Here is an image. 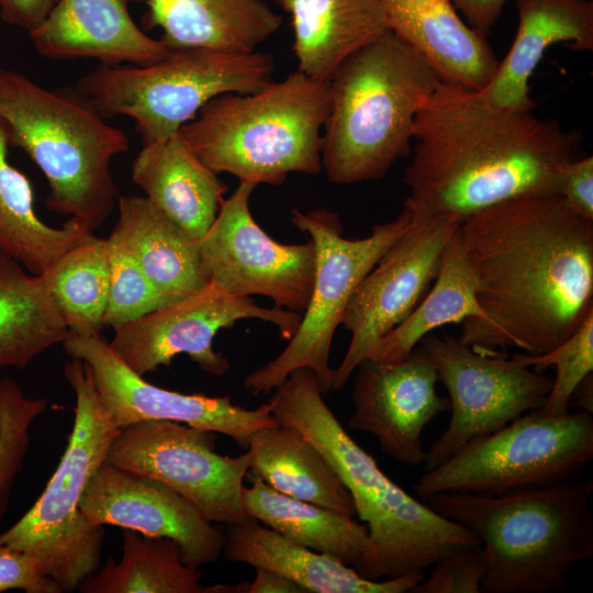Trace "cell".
Here are the masks:
<instances>
[{
	"instance_id": "obj_1",
	"label": "cell",
	"mask_w": 593,
	"mask_h": 593,
	"mask_svg": "<svg viewBox=\"0 0 593 593\" xmlns=\"http://www.w3.org/2000/svg\"><path fill=\"white\" fill-rule=\"evenodd\" d=\"M458 234L482 315L458 337L485 355L545 354L593 310V221L558 193L516 195L465 217Z\"/></svg>"
},
{
	"instance_id": "obj_2",
	"label": "cell",
	"mask_w": 593,
	"mask_h": 593,
	"mask_svg": "<svg viewBox=\"0 0 593 593\" xmlns=\"http://www.w3.org/2000/svg\"><path fill=\"white\" fill-rule=\"evenodd\" d=\"M413 138L406 200L460 221L516 195L557 193L560 172L581 156L582 143L580 131L443 81L419 108Z\"/></svg>"
},
{
	"instance_id": "obj_3",
	"label": "cell",
	"mask_w": 593,
	"mask_h": 593,
	"mask_svg": "<svg viewBox=\"0 0 593 593\" xmlns=\"http://www.w3.org/2000/svg\"><path fill=\"white\" fill-rule=\"evenodd\" d=\"M271 413L298 428L327 459L348 490L369 534L355 571L368 580L393 579L432 567L454 549L480 544L467 527L401 489L345 430L309 368L292 371L270 399Z\"/></svg>"
},
{
	"instance_id": "obj_4",
	"label": "cell",
	"mask_w": 593,
	"mask_h": 593,
	"mask_svg": "<svg viewBox=\"0 0 593 593\" xmlns=\"http://www.w3.org/2000/svg\"><path fill=\"white\" fill-rule=\"evenodd\" d=\"M592 480L497 495L437 493L424 501L479 538L486 559L481 592L544 593L566 584L593 556Z\"/></svg>"
},
{
	"instance_id": "obj_5",
	"label": "cell",
	"mask_w": 593,
	"mask_h": 593,
	"mask_svg": "<svg viewBox=\"0 0 593 593\" xmlns=\"http://www.w3.org/2000/svg\"><path fill=\"white\" fill-rule=\"evenodd\" d=\"M441 80L391 30L360 47L331 80L321 161L328 180L383 178L411 150L416 114Z\"/></svg>"
},
{
	"instance_id": "obj_6",
	"label": "cell",
	"mask_w": 593,
	"mask_h": 593,
	"mask_svg": "<svg viewBox=\"0 0 593 593\" xmlns=\"http://www.w3.org/2000/svg\"><path fill=\"white\" fill-rule=\"evenodd\" d=\"M328 108V83L296 70L255 92L211 99L178 134L215 174L278 186L291 172L321 171Z\"/></svg>"
},
{
	"instance_id": "obj_7",
	"label": "cell",
	"mask_w": 593,
	"mask_h": 593,
	"mask_svg": "<svg viewBox=\"0 0 593 593\" xmlns=\"http://www.w3.org/2000/svg\"><path fill=\"white\" fill-rule=\"evenodd\" d=\"M0 120L10 146L24 150L45 176L46 206L99 228L119 194L110 164L128 149L127 135L76 89L48 90L2 67Z\"/></svg>"
},
{
	"instance_id": "obj_8",
	"label": "cell",
	"mask_w": 593,
	"mask_h": 593,
	"mask_svg": "<svg viewBox=\"0 0 593 593\" xmlns=\"http://www.w3.org/2000/svg\"><path fill=\"white\" fill-rule=\"evenodd\" d=\"M64 373L76 395L66 449L37 501L0 533V545L25 552L63 592H71L100 567L104 529L88 523L80 502L121 428L102 407L85 361L71 358Z\"/></svg>"
},
{
	"instance_id": "obj_9",
	"label": "cell",
	"mask_w": 593,
	"mask_h": 593,
	"mask_svg": "<svg viewBox=\"0 0 593 593\" xmlns=\"http://www.w3.org/2000/svg\"><path fill=\"white\" fill-rule=\"evenodd\" d=\"M273 70L269 53L188 47L146 66L100 65L81 76L75 89L103 119L132 118L148 144L177 134L217 96L264 88Z\"/></svg>"
},
{
	"instance_id": "obj_10",
	"label": "cell",
	"mask_w": 593,
	"mask_h": 593,
	"mask_svg": "<svg viewBox=\"0 0 593 593\" xmlns=\"http://www.w3.org/2000/svg\"><path fill=\"white\" fill-rule=\"evenodd\" d=\"M291 213L293 225L309 235L315 248L314 283L309 304L287 347L245 377L244 387L255 396L276 390L299 368L311 369L324 392L332 390L331 346L346 305L363 277L413 222V211L404 203L394 220L373 225L367 237L348 239L343 236L340 217L334 211L293 209Z\"/></svg>"
},
{
	"instance_id": "obj_11",
	"label": "cell",
	"mask_w": 593,
	"mask_h": 593,
	"mask_svg": "<svg viewBox=\"0 0 593 593\" xmlns=\"http://www.w3.org/2000/svg\"><path fill=\"white\" fill-rule=\"evenodd\" d=\"M592 457L591 413L549 416L534 410L425 471L414 491L425 500L437 493L497 495L550 485L580 473Z\"/></svg>"
},
{
	"instance_id": "obj_12",
	"label": "cell",
	"mask_w": 593,
	"mask_h": 593,
	"mask_svg": "<svg viewBox=\"0 0 593 593\" xmlns=\"http://www.w3.org/2000/svg\"><path fill=\"white\" fill-rule=\"evenodd\" d=\"M422 348L435 365L449 394L451 417L446 430L426 451L432 470L467 444L492 434L521 415L539 410L553 378L506 355H485L458 337L428 334Z\"/></svg>"
},
{
	"instance_id": "obj_13",
	"label": "cell",
	"mask_w": 593,
	"mask_h": 593,
	"mask_svg": "<svg viewBox=\"0 0 593 593\" xmlns=\"http://www.w3.org/2000/svg\"><path fill=\"white\" fill-rule=\"evenodd\" d=\"M214 439L213 432L186 424L142 421L121 428L107 460L166 484L212 523H239L248 518L242 506L248 457L216 452Z\"/></svg>"
},
{
	"instance_id": "obj_14",
	"label": "cell",
	"mask_w": 593,
	"mask_h": 593,
	"mask_svg": "<svg viewBox=\"0 0 593 593\" xmlns=\"http://www.w3.org/2000/svg\"><path fill=\"white\" fill-rule=\"evenodd\" d=\"M256 187L240 181L199 242L205 277L231 295H264L277 307L302 314L314 283V245L311 240L281 244L271 238L249 210Z\"/></svg>"
},
{
	"instance_id": "obj_15",
	"label": "cell",
	"mask_w": 593,
	"mask_h": 593,
	"mask_svg": "<svg viewBox=\"0 0 593 593\" xmlns=\"http://www.w3.org/2000/svg\"><path fill=\"white\" fill-rule=\"evenodd\" d=\"M404 203L413 211L411 226L363 277L346 305L340 324L351 339L334 369L332 390L342 389L374 345L419 303L437 276L446 243L461 223Z\"/></svg>"
},
{
	"instance_id": "obj_16",
	"label": "cell",
	"mask_w": 593,
	"mask_h": 593,
	"mask_svg": "<svg viewBox=\"0 0 593 593\" xmlns=\"http://www.w3.org/2000/svg\"><path fill=\"white\" fill-rule=\"evenodd\" d=\"M244 318L273 324L290 339L302 314L280 307L259 306L250 296L231 295L212 283L179 301L159 306L145 315L113 327L109 342L116 355L136 373L145 376L186 354L204 372L220 377L231 365L213 348L222 328Z\"/></svg>"
},
{
	"instance_id": "obj_17",
	"label": "cell",
	"mask_w": 593,
	"mask_h": 593,
	"mask_svg": "<svg viewBox=\"0 0 593 593\" xmlns=\"http://www.w3.org/2000/svg\"><path fill=\"white\" fill-rule=\"evenodd\" d=\"M61 344L69 357L89 366L99 401L120 428L142 421H171L223 434L246 449L254 432L278 423L270 402L248 410L228 396L186 394L149 383L101 335L69 333Z\"/></svg>"
},
{
	"instance_id": "obj_18",
	"label": "cell",
	"mask_w": 593,
	"mask_h": 593,
	"mask_svg": "<svg viewBox=\"0 0 593 593\" xmlns=\"http://www.w3.org/2000/svg\"><path fill=\"white\" fill-rule=\"evenodd\" d=\"M355 371L348 427L373 435L401 463L424 465L423 430L449 409L436 392L438 374L429 356L419 347L400 360L368 358Z\"/></svg>"
},
{
	"instance_id": "obj_19",
	"label": "cell",
	"mask_w": 593,
	"mask_h": 593,
	"mask_svg": "<svg viewBox=\"0 0 593 593\" xmlns=\"http://www.w3.org/2000/svg\"><path fill=\"white\" fill-rule=\"evenodd\" d=\"M80 510L92 526L113 525L174 540L192 567L214 563L222 555L224 533L193 504L166 484L108 460L90 479Z\"/></svg>"
},
{
	"instance_id": "obj_20",
	"label": "cell",
	"mask_w": 593,
	"mask_h": 593,
	"mask_svg": "<svg viewBox=\"0 0 593 593\" xmlns=\"http://www.w3.org/2000/svg\"><path fill=\"white\" fill-rule=\"evenodd\" d=\"M146 0H58L46 20L30 32L45 58L96 59L101 65L146 66L172 49L148 36L131 16L132 3Z\"/></svg>"
},
{
	"instance_id": "obj_21",
	"label": "cell",
	"mask_w": 593,
	"mask_h": 593,
	"mask_svg": "<svg viewBox=\"0 0 593 593\" xmlns=\"http://www.w3.org/2000/svg\"><path fill=\"white\" fill-rule=\"evenodd\" d=\"M390 30L422 54L439 79L480 91L499 58L486 36L465 23L449 0H381Z\"/></svg>"
},
{
	"instance_id": "obj_22",
	"label": "cell",
	"mask_w": 593,
	"mask_h": 593,
	"mask_svg": "<svg viewBox=\"0 0 593 593\" xmlns=\"http://www.w3.org/2000/svg\"><path fill=\"white\" fill-rule=\"evenodd\" d=\"M222 555L231 562L273 570L306 593H406L425 578L424 570H417L368 580L334 557L298 545L254 518L226 525Z\"/></svg>"
},
{
	"instance_id": "obj_23",
	"label": "cell",
	"mask_w": 593,
	"mask_h": 593,
	"mask_svg": "<svg viewBox=\"0 0 593 593\" xmlns=\"http://www.w3.org/2000/svg\"><path fill=\"white\" fill-rule=\"evenodd\" d=\"M517 31L489 85L480 90L492 104L533 111L529 80L548 47L566 42L575 51H593L592 0H515Z\"/></svg>"
},
{
	"instance_id": "obj_24",
	"label": "cell",
	"mask_w": 593,
	"mask_h": 593,
	"mask_svg": "<svg viewBox=\"0 0 593 593\" xmlns=\"http://www.w3.org/2000/svg\"><path fill=\"white\" fill-rule=\"evenodd\" d=\"M141 23L160 27L170 49L202 47L251 53L281 26L265 0H146Z\"/></svg>"
},
{
	"instance_id": "obj_25",
	"label": "cell",
	"mask_w": 593,
	"mask_h": 593,
	"mask_svg": "<svg viewBox=\"0 0 593 593\" xmlns=\"http://www.w3.org/2000/svg\"><path fill=\"white\" fill-rule=\"evenodd\" d=\"M132 178L158 210L197 242L213 224L227 190L178 133L143 144Z\"/></svg>"
},
{
	"instance_id": "obj_26",
	"label": "cell",
	"mask_w": 593,
	"mask_h": 593,
	"mask_svg": "<svg viewBox=\"0 0 593 593\" xmlns=\"http://www.w3.org/2000/svg\"><path fill=\"white\" fill-rule=\"evenodd\" d=\"M291 16L298 70L331 80L353 53L372 42L389 24L381 0H275Z\"/></svg>"
},
{
	"instance_id": "obj_27",
	"label": "cell",
	"mask_w": 593,
	"mask_h": 593,
	"mask_svg": "<svg viewBox=\"0 0 593 593\" xmlns=\"http://www.w3.org/2000/svg\"><path fill=\"white\" fill-rule=\"evenodd\" d=\"M127 247L164 305L205 287L199 242L158 210L146 197H120L112 231Z\"/></svg>"
},
{
	"instance_id": "obj_28",
	"label": "cell",
	"mask_w": 593,
	"mask_h": 593,
	"mask_svg": "<svg viewBox=\"0 0 593 593\" xmlns=\"http://www.w3.org/2000/svg\"><path fill=\"white\" fill-rule=\"evenodd\" d=\"M249 474L278 492L348 516L353 499L322 452L295 427L277 423L251 434Z\"/></svg>"
},
{
	"instance_id": "obj_29",
	"label": "cell",
	"mask_w": 593,
	"mask_h": 593,
	"mask_svg": "<svg viewBox=\"0 0 593 593\" xmlns=\"http://www.w3.org/2000/svg\"><path fill=\"white\" fill-rule=\"evenodd\" d=\"M244 486L242 506L254 518L287 539L328 555L355 568L362 560L369 534L354 517L278 492L253 475Z\"/></svg>"
},
{
	"instance_id": "obj_30",
	"label": "cell",
	"mask_w": 593,
	"mask_h": 593,
	"mask_svg": "<svg viewBox=\"0 0 593 593\" xmlns=\"http://www.w3.org/2000/svg\"><path fill=\"white\" fill-rule=\"evenodd\" d=\"M9 147L8 132L0 120V250L29 272L42 275L93 231L74 216L60 227L44 223L35 212L29 178L9 161Z\"/></svg>"
},
{
	"instance_id": "obj_31",
	"label": "cell",
	"mask_w": 593,
	"mask_h": 593,
	"mask_svg": "<svg viewBox=\"0 0 593 593\" xmlns=\"http://www.w3.org/2000/svg\"><path fill=\"white\" fill-rule=\"evenodd\" d=\"M68 335L42 275L0 250V367L23 368Z\"/></svg>"
},
{
	"instance_id": "obj_32",
	"label": "cell",
	"mask_w": 593,
	"mask_h": 593,
	"mask_svg": "<svg viewBox=\"0 0 593 593\" xmlns=\"http://www.w3.org/2000/svg\"><path fill=\"white\" fill-rule=\"evenodd\" d=\"M481 315L475 277L457 228L441 251L435 283L428 294L374 345L368 358L385 361L406 358L434 329Z\"/></svg>"
},
{
	"instance_id": "obj_33",
	"label": "cell",
	"mask_w": 593,
	"mask_h": 593,
	"mask_svg": "<svg viewBox=\"0 0 593 593\" xmlns=\"http://www.w3.org/2000/svg\"><path fill=\"white\" fill-rule=\"evenodd\" d=\"M200 568L187 564L169 538L123 530L122 558L107 563L79 586L83 593H206Z\"/></svg>"
},
{
	"instance_id": "obj_34",
	"label": "cell",
	"mask_w": 593,
	"mask_h": 593,
	"mask_svg": "<svg viewBox=\"0 0 593 593\" xmlns=\"http://www.w3.org/2000/svg\"><path fill=\"white\" fill-rule=\"evenodd\" d=\"M69 333L101 335L109 298L107 239L91 234L42 273Z\"/></svg>"
},
{
	"instance_id": "obj_35",
	"label": "cell",
	"mask_w": 593,
	"mask_h": 593,
	"mask_svg": "<svg viewBox=\"0 0 593 593\" xmlns=\"http://www.w3.org/2000/svg\"><path fill=\"white\" fill-rule=\"evenodd\" d=\"M513 358L537 372L553 366L556 376L552 387L539 411L549 416L569 413L575 388L593 371V310L586 314L578 329L553 349L541 355L517 353Z\"/></svg>"
},
{
	"instance_id": "obj_36",
	"label": "cell",
	"mask_w": 593,
	"mask_h": 593,
	"mask_svg": "<svg viewBox=\"0 0 593 593\" xmlns=\"http://www.w3.org/2000/svg\"><path fill=\"white\" fill-rule=\"evenodd\" d=\"M46 407L45 399L26 396L16 381L0 380V525L29 450L31 426Z\"/></svg>"
},
{
	"instance_id": "obj_37",
	"label": "cell",
	"mask_w": 593,
	"mask_h": 593,
	"mask_svg": "<svg viewBox=\"0 0 593 593\" xmlns=\"http://www.w3.org/2000/svg\"><path fill=\"white\" fill-rule=\"evenodd\" d=\"M109 298L104 325L114 327L138 318L164 303L123 242L107 238Z\"/></svg>"
},
{
	"instance_id": "obj_38",
	"label": "cell",
	"mask_w": 593,
	"mask_h": 593,
	"mask_svg": "<svg viewBox=\"0 0 593 593\" xmlns=\"http://www.w3.org/2000/svg\"><path fill=\"white\" fill-rule=\"evenodd\" d=\"M414 593H479L486 573V559L481 544L460 546L432 566Z\"/></svg>"
},
{
	"instance_id": "obj_39",
	"label": "cell",
	"mask_w": 593,
	"mask_h": 593,
	"mask_svg": "<svg viewBox=\"0 0 593 593\" xmlns=\"http://www.w3.org/2000/svg\"><path fill=\"white\" fill-rule=\"evenodd\" d=\"M61 593L60 585L44 575L35 560L23 551L0 545V592Z\"/></svg>"
},
{
	"instance_id": "obj_40",
	"label": "cell",
	"mask_w": 593,
	"mask_h": 593,
	"mask_svg": "<svg viewBox=\"0 0 593 593\" xmlns=\"http://www.w3.org/2000/svg\"><path fill=\"white\" fill-rule=\"evenodd\" d=\"M557 193L574 213L593 221L592 156H579L563 167L559 176Z\"/></svg>"
},
{
	"instance_id": "obj_41",
	"label": "cell",
	"mask_w": 593,
	"mask_h": 593,
	"mask_svg": "<svg viewBox=\"0 0 593 593\" xmlns=\"http://www.w3.org/2000/svg\"><path fill=\"white\" fill-rule=\"evenodd\" d=\"M58 0H0V16L29 33L48 16Z\"/></svg>"
},
{
	"instance_id": "obj_42",
	"label": "cell",
	"mask_w": 593,
	"mask_h": 593,
	"mask_svg": "<svg viewBox=\"0 0 593 593\" xmlns=\"http://www.w3.org/2000/svg\"><path fill=\"white\" fill-rule=\"evenodd\" d=\"M467 20V24L488 36L510 0H449Z\"/></svg>"
},
{
	"instance_id": "obj_43",
	"label": "cell",
	"mask_w": 593,
	"mask_h": 593,
	"mask_svg": "<svg viewBox=\"0 0 593 593\" xmlns=\"http://www.w3.org/2000/svg\"><path fill=\"white\" fill-rule=\"evenodd\" d=\"M253 581H245V593H306L289 578L266 568H255Z\"/></svg>"
},
{
	"instance_id": "obj_44",
	"label": "cell",
	"mask_w": 593,
	"mask_h": 593,
	"mask_svg": "<svg viewBox=\"0 0 593 593\" xmlns=\"http://www.w3.org/2000/svg\"><path fill=\"white\" fill-rule=\"evenodd\" d=\"M592 373L586 376L580 384L575 388L571 401H570V407L577 406L580 407L581 411H585L588 413H593V383H592Z\"/></svg>"
}]
</instances>
